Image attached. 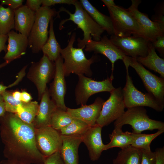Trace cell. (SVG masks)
Listing matches in <instances>:
<instances>
[{
    "label": "cell",
    "mask_w": 164,
    "mask_h": 164,
    "mask_svg": "<svg viewBox=\"0 0 164 164\" xmlns=\"http://www.w3.org/2000/svg\"><path fill=\"white\" fill-rule=\"evenodd\" d=\"M123 60L135 69L148 93L164 105V78L158 77L146 69L135 58L125 56Z\"/></svg>",
    "instance_id": "10"
},
{
    "label": "cell",
    "mask_w": 164,
    "mask_h": 164,
    "mask_svg": "<svg viewBox=\"0 0 164 164\" xmlns=\"http://www.w3.org/2000/svg\"><path fill=\"white\" fill-rule=\"evenodd\" d=\"M15 29L26 36H29L33 25L36 12L26 5L14 10Z\"/></svg>",
    "instance_id": "22"
},
{
    "label": "cell",
    "mask_w": 164,
    "mask_h": 164,
    "mask_svg": "<svg viewBox=\"0 0 164 164\" xmlns=\"http://www.w3.org/2000/svg\"><path fill=\"white\" fill-rule=\"evenodd\" d=\"M126 70L125 85L122 89L124 102L127 108L137 107H147L158 112L162 111L164 105L162 104L152 95L144 93L138 90L134 86L128 71L129 66L126 62H123Z\"/></svg>",
    "instance_id": "7"
},
{
    "label": "cell",
    "mask_w": 164,
    "mask_h": 164,
    "mask_svg": "<svg viewBox=\"0 0 164 164\" xmlns=\"http://www.w3.org/2000/svg\"><path fill=\"white\" fill-rule=\"evenodd\" d=\"M62 143L59 151L65 164H78V149L82 142V135H61Z\"/></svg>",
    "instance_id": "20"
},
{
    "label": "cell",
    "mask_w": 164,
    "mask_h": 164,
    "mask_svg": "<svg viewBox=\"0 0 164 164\" xmlns=\"http://www.w3.org/2000/svg\"><path fill=\"white\" fill-rule=\"evenodd\" d=\"M104 101L102 98L98 97L91 104L81 105L77 108H67L66 111L73 118L92 126L96 124Z\"/></svg>",
    "instance_id": "18"
},
{
    "label": "cell",
    "mask_w": 164,
    "mask_h": 164,
    "mask_svg": "<svg viewBox=\"0 0 164 164\" xmlns=\"http://www.w3.org/2000/svg\"><path fill=\"white\" fill-rule=\"evenodd\" d=\"M73 119L66 111L57 108L52 117L50 126L59 131L70 124Z\"/></svg>",
    "instance_id": "31"
},
{
    "label": "cell",
    "mask_w": 164,
    "mask_h": 164,
    "mask_svg": "<svg viewBox=\"0 0 164 164\" xmlns=\"http://www.w3.org/2000/svg\"><path fill=\"white\" fill-rule=\"evenodd\" d=\"M109 39L126 56L136 59L145 57L148 54L149 42L143 37L133 36L119 37L113 35Z\"/></svg>",
    "instance_id": "14"
},
{
    "label": "cell",
    "mask_w": 164,
    "mask_h": 164,
    "mask_svg": "<svg viewBox=\"0 0 164 164\" xmlns=\"http://www.w3.org/2000/svg\"><path fill=\"white\" fill-rule=\"evenodd\" d=\"M12 95L16 100L21 101V92L19 91H16L12 92Z\"/></svg>",
    "instance_id": "46"
},
{
    "label": "cell",
    "mask_w": 164,
    "mask_h": 164,
    "mask_svg": "<svg viewBox=\"0 0 164 164\" xmlns=\"http://www.w3.org/2000/svg\"><path fill=\"white\" fill-rule=\"evenodd\" d=\"M63 59L60 55L54 62L55 70L53 80L50 84L49 92L51 99L57 108L66 111L64 98L66 93V84L63 68Z\"/></svg>",
    "instance_id": "15"
},
{
    "label": "cell",
    "mask_w": 164,
    "mask_h": 164,
    "mask_svg": "<svg viewBox=\"0 0 164 164\" xmlns=\"http://www.w3.org/2000/svg\"><path fill=\"white\" fill-rule=\"evenodd\" d=\"M4 101L6 112L16 114L23 102L16 100L13 97L12 92L6 90L2 94Z\"/></svg>",
    "instance_id": "33"
},
{
    "label": "cell",
    "mask_w": 164,
    "mask_h": 164,
    "mask_svg": "<svg viewBox=\"0 0 164 164\" xmlns=\"http://www.w3.org/2000/svg\"><path fill=\"white\" fill-rule=\"evenodd\" d=\"M39 107V104L36 101L23 102L15 114L24 122L32 125L37 114Z\"/></svg>",
    "instance_id": "28"
},
{
    "label": "cell",
    "mask_w": 164,
    "mask_h": 164,
    "mask_svg": "<svg viewBox=\"0 0 164 164\" xmlns=\"http://www.w3.org/2000/svg\"><path fill=\"white\" fill-rule=\"evenodd\" d=\"M152 44L162 57H164V35L159 36L152 42Z\"/></svg>",
    "instance_id": "38"
},
{
    "label": "cell",
    "mask_w": 164,
    "mask_h": 164,
    "mask_svg": "<svg viewBox=\"0 0 164 164\" xmlns=\"http://www.w3.org/2000/svg\"><path fill=\"white\" fill-rule=\"evenodd\" d=\"M40 100L37 114L32 123L35 128L50 126L52 117L57 108L50 98L47 87L42 96Z\"/></svg>",
    "instance_id": "21"
},
{
    "label": "cell",
    "mask_w": 164,
    "mask_h": 164,
    "mask_svg": "<svg viewBox=\"0 0 164 164\" xmlns=\"http://www.w3.org/2000/svg\"><path fill=\"white\" fill-rule=\"evenodd\" d=\"M141 149L130 145L121 149L116 157L113 160V164H141Z\"/></svg>",
    "instance_id": "27"
},
{
    "label": "cell",
    "mask_w": 164,
    "mask_h": 164,
    "mask_svg": "<svg viewBox=\"0 0 164 164\" xmlns=\"http://www.w3.org/2000/svg\"><path fill=\"white\" fill-rule=\"evenodd\" d=\"M76 34L73 33L69 38L67 46L61 49L60 55L63 59V68L65 76L67 77L71 73L78 76L85 75L90 77L93 74L91 66L93 63L100 60V56L93 55L89 59L87 58L83 48L74 47Z\"/></svg>",
    "instance_id": "2"
},
{
    "label": "cell",
    "mask_w": 164,
    "mask_h": 164,
    "mask_svg": "<svg viewBox=\"0 0 164 164\" xmlns=\"http://www.w3.org/2000/svg\"><path fill=\"white\" fill-rule=\"evenodd\" d=\"M43 164H65L60 154L59 151L46 157Z\"/></svg>",
    "instance_id": "37"
},
{
    "label": "cell",
    "mask_w": 164,
    "mask_h": 164,
    "mask_svg": "<svg viewBox=\"0 0 164 164\" xmlns=\"http://www.w3.org/2000/svg\"><path fill=\"white\" fill-rule=\"evenodd\" d=\"M76 0H42V6L49 7L57 4L74 5Z\"/></svg>",
    "instance_id": "39"
},
{
    "label": "cell",
    "mask_w": 164,
    "mask_h": 164,
    "mask_svg": "<svg viewBox=\"0 0 164 164\" xmlns=\"http://www.w3.org/2000/svg\"><path fill=\"white\" fill-rule=\"evenodd\" d=\"M55 70V62L43 55L39 60L32 62L27 74V77L35 85L40 100L45 92L46 85L53 78Z\"/></svg>",
    "instance_id": "9"
},
{
    "label": "cell",
    "mask_w": 164,
    "mask_h": 164,
    "mask_svg": "<svg viewBox=\"0 0 164 164\" xmlns=\"http://www.w3.org/2000/svg\"><path fill=\"white\" fill-rule=\"evenodd\" d=\"M90 126L82 121L73 118L70 124L61 129L59 132L61 135H82Z\"/></svg>",
    "instance_id": "32"
},
{
    "label": "cell",
    "mask_w": 164,
    "mask_h": 164,
    "mask_svg": "<svg viewBox=\"0 0 164 164\" xmlns=\"http://www.w3.org/2000/svg\"><path fill=\"white\" fill-rule=\"evenodd\" d=\"M74 5L75 10L72 13L63 7L60 9L59 13L60 12H66L69 17L62 20L60 23L59 29L63 28L62 25L66 22L71 21L76 24L78 28L81 29L83 32L84 37L82 39H77L78 48H84L88 41L91 39L96 41L100 40L101 35L104 30L100 26L84 9L80 2L76 0Z\"/></svg>",
    "instance_id": "3"
},
{
    "label": "cell",
    "mask_w": 164,
    "mask_h": 164,
    "mask_svg": "<svg viewBox=\"0 0 164 164\" xmlns=\"http://www.w3.org/2000/svg\"><path fill=\"white\" fill-rule=\"evenodd\" d=\"M122 128L121 127H114L112 133L109 135L110 141L105 145L104 151L114 147L122 149L131 145L133 139L132 132H124Z\"/></svg>",
    "instance_id": "25"
},
{
    "label": "cell",
    "mask_w": 164,
    "mask_h": 164,
    "mask_svg": "<svg viewBox=\"0 0 164 164\" xmlns=\"http://www.w3.org/2000/svg\"><path fill=\"white\" fill-rule=\"evenodd\" d=\"M7 35V51L3 58L9 64L25 54L28 46V41L27 37L12 30Z\"/></svg>",
    "instance_id": "19"
},
{
    "label": "cell",
    "mask_w": 164,
    "mask_h": 164,
    "mask_svg": "<svg viewBox=\"0 0 164 164\" xmlns=\"http://www.w3.org/2000/svg\"><path fill=\"white\" fill-rule=\"evenodd\" d=\"M2 164H28L22 162L10 160L7 159L6 160L2 162Z\"/></svg>",
    "instance_id": "47"
},
{
    "label": "cell",
    "mask_w": 164,
    "mask_h": 164,
    "mask_svg": "<svg viewBox=\"0 0 164 164\" xmlns=\"http://www.w3.org/2000/svg\"><path fill=\"white\" fill-rule=\"evenodd\" d=\"M0 135L8 159L28 164H43L46 156L38 149L35 128L15 114L6 112L0 117Z\"/></svg>",
    "instance_id": "1"
},
{
    "label": "cell",
    "mask_w": 164,
    "mask_h": 164,
    "mask_svg": "<svg viewBox=\"0 0 164 164\" xmlns=\"http://www.w3.org/2000/svg\"><path fill=\"white\" fill-rule=\"evenodd\" d=\"M110 95L103 104L96 124L101 127L107 126L119 118L125 112L122 89L115 88L110 92Z\"/></svg>",
    "instance_id": "11"
},
{
    "label": "cell",
    "mask_w": 164,
    "mask_h": 164,
    "mask_svg": "<svg viewBox=\"0 0 164 164\" xmlns=\"http://www.w3.org/2000/svg\"><path fill=\"white\" fill-rule=\"evenodd\" d=\"M23 0H1L2 5H6L13 10H15L22 5Z\"/></svg>",
    "instance_id": "40"
},
{
    "label": "cell",
    "mask_w": 164,
    "mask_h": 164,
    "mask_svg": "<svg viewBox=\"0 0 164 164\" xmlns=\"http://www.w3.org/2000/svg\"><path fill=\"white\" fill-rule=\"evenodd\" d=\"M78 81L75 90L77 105H86L89 98L96 93L111 92L115 89L112 84L114 76H111L101 81H96L84 75H79Z\"/></svg>",
    "instance_id": "8"
},
{
    "label": "cell",
    "mask_w": 164,
    "mask_h": 164,
    "mask_svg": "<svg viewBox=\"0 0 164 164\" xmlns=\"http://www.w3.org/2000/svg\"><path fill=\"white\" fill-rule=\"evenodd\" d=\"M127 109V111L115 121L114 127L122 128L124 125H129L133 129L132 132L135 133H141L148 130L164 129V122L150 118L144 107H137Z\"/></svg>",
    "instance_id": "4"
},
{
    "label": "cell",
    "mask_w": 164,
    "mask_h": 164,
    "mask_svg": "<svg viewBox=\"0 0 164 164\" xmlns=\"http://www.w3.org/2000/svg\"><path fill=\"white\" fill-rule=\"evenodd\" d=\"M53 18L50 22L49 36L48 39L43 46L41 50L43 54L46 56L51 60L55 62L60 55L62 49L57 41L54 32Z\"/></svg>",
    "instance_id": "26"
},
{
    "label": "cell",
    "mask_w": 164,
    "mask_h": 164,
    "mask_svg": "<svg viewBox=\"0 0 164 164\" xmlns=\"http://www.w3.org/2000/svg\"><path fill=\"white\" fill-rule=\"evenodd\" d=\"M85 48L86 51L93 52L96 54H101L109 59L111 64V76H113L115 62L119 60H122L125 56L112 43L107 35L104 36L98 41L90 39L86 44Z\"/></svg>",
    "instance_id": "16"
},
{
    "label": "cell",
    "mask_w": 164,
    "mask_h": 164,
    "mask_svg": "<svg viewBox=\"0 0 164 164\" xmlns=\"http://www.w3.org/2000/svg\"><path fill=\"white\" fill-rule=\"evenodd\" d=\"M151 42L148 44V54L144 57L135 59L137 61L147 68L159 73L164 78V59L159 57Z\"/></svg>",
    "instance_id": "23"
},
{
    "label": "cell",
    "mask_w": 164,
    "mask_h": 164,
    "mask_svg": "<svg viewBox=\"0 0 164 164\" xmlns=\"http://www.w3.org/2000/svg\"><path fill=\"white\" fill-rule=\"evenodd\" d=\"M164 132V129L158 130L152 134L133 133V139L131 145L137 149L151 151L150 144L152 141Z\"/></svg>",
    "instance_id": "30"
},
{
    "label": "cell",
    "mask_w": 164,
    "mask_h": 164,
    "mask_svg": "<svg viewBox=\"0 0 164 164\" xmlns=\"http://www.w3.org/2000/svg\"><path fill=\"white\" fill-rule=\"evenodd\" d=\"M15 28L14 10L0 4V35H6Z\"/></svg>",
    "instance_id": "29"
},
{
    "label": "cell",
    "mask_w": 164,
    "mask_h": 164,
    "mask_svg": "<svg viewBox=\"0 0 164 164\" xmlns=\"http://www.w3.org/2000/svg\"><path fill=\"white\" fill-rule=\"evenodd\" d=\"M42 3V0H27L26 5L31 10L36 12L41 7Z\"/></svg>",
    "instance_id": "41"
},
{
    "label": "cell",
    "mask_w": 164,
    "mask_h": 164,
    "mask_svg": "<svg viewBox=\"0 0 164 164\" xmlns=\"http://www.w3.org/2000/svg\"><path fill=\"white\" fill-rule=\"evenodd\" d=\"M32 99L31 95L27 92L23 91L21 92V101L24 103H28Z\"/></svg>",
    "instance_id": "44"
},
{
    "label": "cell",
    "mask_w": 164,
    "mask_h": 164,
    "mask_svg": "<svg viewBox=\"0 0 164 164\" xmlns=\"http://www.w3.org/2000/svg\"><path fill=\"white\" fill-rule=\"evenodd\" d=\"M8 64V63L5 61L4 63L0 64V68L5 66ZM26 70L25 68H22L18 74L16 80L14 83L9 86H5L2 84H0V94H1L5 91L7 88L12 87L18 84L25 76L26 74Z\"/></svg>",
    "instance_id": "35"
},
{
    "label": "cell",
    "mask_w": 164,
    "mask_h": 164,
    "mask_svg": "<svg viewBox=\"0 0 164 164\" xmlns=\"http://www.w3.org/2000/svg\"><path fill=\"white\" fill-rule=\"evenodd\" d=\"M155 14L152 15V20L164 26V2H160L154 9Z\"/></svg>",
    "instance_id": "34"
},
{
    "label": "cell",
    "mask_w": 164,
    "mask_h": 164,
    "mask_svg": "<svg viewBox=\"0 0 164 164\" xmlns=\"http://www.w3.org/2000/svg\"><path fill=\"white\" fill-rule=\"evenodd\" d=\"M6 112L3 99L2 94H0V117L3 116Z\"/></svg>",
    "instance_id": "45"
},
{
    "label": "cell",
    "mask_w": 164,
    "mask_h": 164,
    "mask_svg": "<svg viewBox=\"0 0 164 164\" xmlns=\"http://www.w3.org/2000/svg\"><path fill=\"white\" fill-rule=\"evenodd\" d=\"M8 39V35H0V53L3 50L6 53L7 46L6 43Z\"/></svg>",
    "instance_id": "43"
},
{
    "label": "cell",
    "mask_w": 164,
    "mask_h": 164,
    "mask_svg": "<svg viewBox=\"0 0 164 164\" xmlns=\"http://www.w3.org/2000/svg\"><path fill=\"white\" fill-rule=\"evenodd\" d=\"M101 1L107 7L114 6L116 5L113 0H102Z\"/></svg>",
    "instance_id": "48"
},
{
    "label": "cell",
    "mask_w": 164,
    "mask_h": 164,
    "mask_svg": "<svg viewBox=\"0 0 164 164\" xmlns=\"http://www.w3.org/2000/svg\"><path fill=\"white\" fill-rule=\"evenodd\" d=\"M54 9L42 6L36 12L35 21L29 36L28 46L33 53H38L46 42L50 20L58 15Z\"/></svg>",
    "instance_id": "5"
},
{
    "label": "cell",
    "mask_w": 164,
    "mask_h": 164,
    "mask_svg": "<svg viewBox=\"0 0 164 164\" xmlns=\"http://www.w3.org/2000/svg\"><path fill=\"white\" fill-rule=\"evenodd\" d=\"M107 8L112 22L114 35L119 37L132 35L142 37L138 23L128 9L116 5Z\"/></svg>",
    "instance_id": "6"
},
{
    "label": "cell",
    "mask_w": 164,
    "mask_h": 164,
    "mask_svg": "<svg viewBox=\"0 0 164 164\" xmlns=\"http://www.w3.org/2000/svg\"><path fill=\"white\" fill-rule=\"evenodd\" d=\"M80 2L84 9L104 31L111 36L114 34L113 25L109 16L101 13L87 0H80Z\"/></svg>",
    "instance_id": "24"
},
{
    "label": "cell",
    "mask_w": 164,
    "mask_h": 164,
    "mask_svg": "<svg viewBox=\"0 0 164 164\" xmlns=\"http://www.w3.org/2000/svg\"><path fill=\"white\" fill-rule=\"evenodd\" d=\"M132 4L128 8L136 19L140 28L142 37L151 42L158 37L164 35V26L154 22L149 18L146 14L138 9L140 0H132Z\"/></svg>",
    "instance_id": "13"
},
{
    "label": "cell",
    "mask_w": 164,
    "mask_h": 164,
    "mask_svg": "<svg viewBox=\"0 0 164 164\" xmlns=\"http://www.w3.org/2000/svg\"><path fill=\"white\" fill-rule=\"evenodd\" d=\"M142 156L141 164H155V152L151 150L141 149Z\"/></svg>",
    "instance_id": "36"
},
{
    "label": "cell",
    "mask_w": 164,
    "mask_h": 164,
    "mask_svg": "<svg viewBox=\"0 0 164 164\" xmlns=\"http://www.w3.org/2000/svg\"><path fill=\"white\" fill-rule=\"evenodd\" d=\"M155 164H164V147L158 148L155 152Z\"/></svg>",
    "instance_id": "42"
},
{
    "label": "cell",
    "mask_w": 164,
    "mask_h": 164,
    "mask_svg": "<svg viewBox=\"0 0 164 164\" xmlns=\"http://www.w3.org/2000/svg\"><path fill=\"white\" fill-rule=\"evenodd\" d=\"M102 128L96 124L90 126L82 135V142L87 147L90 158L92 161L98 160L104 151L105 145L102 139Z\"/></svg>",
    "instance_id": "17"
},
{
    "label": "cell",
    "mask_w": 164,
    "mask_h": 164,
    "mask_svg": "<svg viewBox=\"0 0 164 164\" xmlns=\"http://www.w3.org/2000/svg\"><path fill=\"white\" fill-rule=\"evenodd\" d=\"M35 138L38 149L46 157L59 151L62 145L59 132L50 126L35 128Z\"/></svg>",
    "instance_id": "12"
}]
</instances>
